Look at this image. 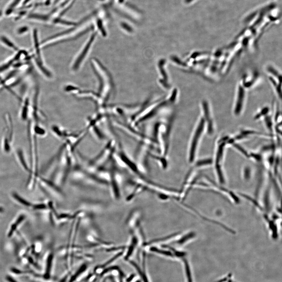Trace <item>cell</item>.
Segmentation results:
<instances>
[{
	"mask_svg": "<svg viewBox=\"0 0 282 282\" xmlns=\"http://www.w3.org/2000/svg\"><path fill=\"white\" fill-rule=\"evenodd\" d=\"M244 75L242 79L239 82L237 87V98L235 108V113L236 115H239L240 113L243 106L246 91L251 89L253 84L252 80L245 75Z\"/></svg>",
	"mask_w": 282,
	"mask_h": 282,
	"instance_id": "6da1fadb",
	"label": "cell"
},
{
	"mask_svg": "<svg viewBox=\"0 0 282 282\" xmlns=\"http://www.w3.org/2000/svg\"><path fill=\"white\" fill-rule=\"evenodd\" d=\"M266 72L270 85L277 96L281 99L282 96V74L279 70L272 65L266 66Z\"/></svg>",
	"mask_w": 282,
	"mask_h": 282,
	"instance_id": "7a4b0ae2",
	"label": "cell"
},
{
	"mask_svg": "<svg viewBox=\"0 0 282 282\" xmlns=\"http://www.w3.org/2000/svg\"><path fill=\"white\" fill-rule=\"evenodd\" d=\"M204 125V119H201L199 122L198 124L194 133L192 137L189 146V160L190 162H192L195 159L197 150V147L199 139L203 130Z\"/></svg>",
	"mask_w": 282,
	"mask_h": 282,
	"instance_id": "3957f363",
	"label": "cell"
},
{
	"mask_svg": "<svg viewBox=\"0 0 282 282\" xmlns=\"http://www.w3.org/2000/svg\"><path fill=\"white\" fill-rule=\"evenodd\" d=\"M24 0H10L3 10L4 16H10L14 14L21 7Z\"/></svg>",
	"mask_w": 282,
	"mask_h": 282,
	"instance_id": "277c9868",
	"label": "cell"
},
{
	"mask_svg": "<svg viewBox=\"0 0 282 282\" xmlns=\"http://www.w3.org/2000/svg\"><path fill=\"white\" fill-rule=\"evenodd\" d=\"M130 262L136 268V269H137V271H138V273H139L140 275L142 277L143 281H144V282H148V279H147V277L146 276L145 274L142 272L140 268L138 266V265H137L135 263H134V262L133 261H130Z\"/></svg>",
	"mask_w": 282,
	"mask_h": 282,
	"instance_id": "5b68a950",
	"label": "cell"
},
{
	"mask_svg": "<svg viewBox=\"0 0 282 282\" xmlns=\"http://www.w3.org/2000/svg\"><path fill=\"white\" fill-rule=\"evenodd\" d=\"M184 261L185 265L187 276L188 282H192L190 268H189V265L188 263L187 260L186 259H184Z\"/></svg>",
	"mask_w": 282,
	"mask_h": 282,
	"instance_id": "8992f818",
	"label": "cell"
},
{
	"mask_svg": "<svg viewBox=\"0 0 282 282\" xmlns=\"http://www.w3.org/2000/svg\"><path fill=\"white\" fill-rule=\"evenodd\" d=\"M152 251H154V252L162 254L163 255H166V256H172L173 255L170 251H162V250H159L158 249L156 248L155 247H152L150 249Z\"/></svg>",
	"mask_w": 282,
	"mask_h": 282,
	"instance_id": "52a82bcc",
	"label": "cell"
},
{
	"mask_svg": "<svg viewBox=\"0 0 282 282\" xmlns=\"http://www.w3.org/2000/svg\"><path fill=\"white\" fill-rule=\"evenodd\" d=\"M13 197L15 199L17 200L18 201L21 203L22 204H24L26 206H29L30 205V204L28 202L26 201V200H25L24 199H23L20 196L18 195L17 194H13Z\"/></svg>",
	"mask_w": 282,
	"mask_h": 282,
	"instance_id": "ba28073f",
	"label": "cell"
},
{
	"mask_svg": "<svg viewBox=\"0 0 282 282\" xmlns=\"http://www.w3.org/2000/svg\"><path fill=\"white\" fill-rule=\"evenodd\" d=\"M1 40L2 42L4 43L7 46H10V48H13V49H16V47L12 44L10 40H9L7 38L4 37H1Z\"/></svg>",
	"mask_w": 282,
	"mask_h": 282,
	"instance_id": "9c48e42d",
	"label": "cell"
},
{
	"mask_svg": "<svg viewBox=\"0 0 282 282\" xmlns=\"http://www.w3.org/2000/svg\"><path fill=\"white\" fill-rule=\"evenodd\" d=\"M28 31L29 28L27 26H22L18 29L17 33L18 34L21 35V34H25Z\"/></svg>",
	"mask_w": 282,
	"mask_h": 282,
	"instance_id": "30bf717a",
	"label": "cell"
},
{
	"mask_svg": "<svg viewBox=\"0 0 282 282\" xmlns=\"http://www.w3.org/2000/svg\"><path fill=\"white\" fill-rule=\"evenodd\" d=\"M211 163L210 160H201L197 163V166H204V165H207L210 164Z\"/></svg>",
	"mask_w": 282,
	"mask_h": 282,
	"instance_id": "8fae6325",
	"label": "cell"
},
{
	"mask_svg": "<svg viewBox=\"0 0 282 282\" xmlns=\"http://www.w3.org/2000/svg\"><path fill=\"white\" fill-rule=\"evenodd\" d=\"M46 208V206L44 204H37L34 207V209H45Z\"/></svg>",
	"mask_w": 282,
	"mask_h": 282,
	"instance_id": "7c38bea8",
	"label": "cell"
},
{
	"mask_svg": "<svg viewBox=\"0 0 282 282\" xmlns=\"http://www.w3.org/2000/svg\"><path fill=\"white\" fill-rule=\"evenodd\" d=\"M3 16H4V15L3 10L2 9H0V20L2 18V17Z\"/></svg>",
	"mask_w": 282,
	"mask_h": 282,
	"instance_id": "4fadbf2b",
	"label": "cell"
},
{
	"mask_svg": "<svg viewBox=\"0 0 282 282\" xmlns=\"http://www.w3.org/2000/svg\"><path fill=\"white\" fill-rule=\"evenodd\" d=\"M134 274H133V275H131V276L129 277V278H128V279H127V281L130 282L132 280V279H133V278H134Z\"/></svg>",
	"mask_w": 282,
	"mask_h": 282,
	"instance_id": "5bb4252c",
	"label": "cell"
},
{
	"mask_svg": "<svg viewBox=\"0 0 282 282\" xmlns=\"http://www.w3.org/2000/svg\"><path fill=\"white\" fill-rule=\"evenodd\" d=\"M136 282H140V281H137Z\"/></svg>",
	"mask_w": 282,
	"mask_h": 282,
	"instance_id": "9a60e30c",
	"label": "cell"
}]
</instances>
